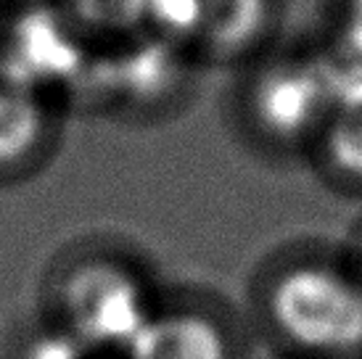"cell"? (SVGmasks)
I'll list each match as a JSON object with an SVG mask.
<instances>
[{
	"label": "cell",
	"instance_id": "8",
	"mask_svg": "<svg viewBox=\"0 0 362 359\" xmlns=\"http://www.w3.org/2000/svg\"><path fill=\"white\" fill-rule=\"evenodd\" d=\"M13 359H95L56 319L42 314L16 339Z\"/></svg>",
	"mask_w": 362,
	"mask_h": 359
},
{
	"label": "cell",
	"instance_id": "6",
	"mask_svg": "<svg viewBox=\"0 0 362 359\" xmlns=\"http://www.w3.org/2000/svg\"><path fill=\"white\" fill-rule=\"evenodd\" d=\"M272 21V0H199V30L191 56L249 66L267 53Z\"/></svg>",
	"mask_w": 362,
	"mask_h": 359
},
{
	"label": "cell",
	"instance_id": "9",
	"mask_svg": "<svg viewBox=\"0 0 362 359\" xmlns=\"http://www.w3.org/2000/svg\"><path fill=\"white\" fill-rule=\"evenodd\" d=\"M333 56L362 66V0H341L339 13V45Z\"/></svg>",
	"mask_w": 362,
	"mask_h": 359
},
{
	"label": "cell",
	"instance_id": "3",
	"mask_svg": "<svg viewBox=\"0 0 362 359\" xmlns=\"http://www.w3.org/2000/svg\"><path fill=\"white\" fill-rule=\"evenodd\" d=\"M243 69L235 119L249 143L272 156L312 153L336 100V59L264 53Z\"/></svg>",
	"mask_w": 362,
	"mask_h": 359
},
{
	"label": "cell",
	"instance_id": "10",
	"mask_svg": "<svg viewBox=\"0 0 362 359\" xmlns=\"http://www.w3.org/2000/svg\"><path fill=\"white\" fill-rule=\"evenodd\" d=\"M354 272H357V275H360L362 278V243H360V249H357V259H354Z\"/></svg>",
	"mask_w": 362,
	"mask_h": 359
},
{
	"label": "cell",
	"instance_id": "1",
	"mask_svg": "<svg viewBox=\"0 0 362 359\" xmlns=\"http://www.w3.org/2000/svg\"><path fill=\"white\" fill-rule=\"evenodd\" d=\"M254 325L283 359L362 354V278L320 254H275L252 288Z\"/></svg>",
	"mask_w": 362,
	"mask_h": 359
},
{
	"label": "cell",
	"instance_id": "5",
	"mask_svg": "<svg viewBox=\"0 0 362 359\" xmlns=\"http://www.w3.org/2000/svg\"><path fill=\"white\" fill-rule=\"evenodd\" d=\"M56 100L0 69V180H21L40 170L59 140Z\"/></svg>",
	"mask_w": 362,
	"mask_h": 359
},
{
	"label": "cell",
	"instance_id": "4",
	"mask_svg": "<svg viewBox=\"0 0 362 359\" xmlns=\"http://www.w3.org/2000/svg\"><path fill=\"white\" fill-rule=\"evenodd\" d=\"M246 325L214 293L164 290L119 359H246Z\"/></svg>",
	"mask_w": 362,
	"mask_h": 359
},
{
	"label": "cell",
	"instance_id": "2",
	"mask_svg": "<svg viewBox=\"0 0 362 359\" xmlns=\"http://www.w3.org/2000/svg\"><path fill=\"white\" fill-rule=\"evenodd\" d=\"M151 269L127 251L85 249L61 261L42 314L95 359H119L161 301Z\"/></svg>",
	"mask_w": 362,
	"mask_h": 359
},
{
	"label": "cell",
	"instance_id": "7",
	"mask_svg": "<svg viewBox=\"0 0 362 359\" xmlns=\"http://www.w3.org/2000/svg\"><path fill=\"white\" fill-rule=\"evenodd\" d=\"M333 56V53H331ZM336 59V100L312 156L349 182H362V66Z\"/></svg>",
	"mask_w": 362,
	"mask_h": 359
}]
</instances>
